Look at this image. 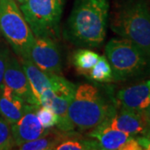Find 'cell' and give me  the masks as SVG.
I'll list each match as a JSON object with an SVG mask.
<instances>
[{
	"instance_id": "17",
	"label": "cell",
	"mask_w": 150,
	"mask_h": 150,
	"mask_svg": "<svg viewBox=\"0 0 150 150\" xmlns=\"http://www.w3.org/2000/svg\"><path fill=\"white\" fill-rule=\"evenodd\" d=\"M63 141V137L59 134H51L41 137L39 139L22 144L18 147L22 150H51L55 149L56 147Z\"/></svg>"
},
{
	"instance_id": "10",
	"label": "cell",
	"mask_w": 150,
	"mask_h": 150,
	"mask_svg": "<svg viewBox=\"0 0 150 150\" xmlns=\"http://www.w3.org/2000/svg\"><path fill=\"white\" fill-rule=\"evenodd\" d=\"M103 123L110 128L137 136L150 137V127L145 121L143 112L120 108Z\"/></svg>"
},
{
	"instance_id": "12",
	"label": "cell",
	"mask_w": 150,
	"mask_h": 150,
	"mask_svg": "<svg viewBox=\"0 0 150 150\" xmlns=\"http://www.w3.org/2000/svg\"><path fill=\"white\" fill-rule=\"evenodd\" d=\"M39 107H35L25 112L16 123L11 124V132L15 143V146L38 139L48 134L50 129H45L40 123L36 110Z\"/></svg>"
},
{
	"instance_id": "6",
	"label": "cell",
	"mask_w": 150,
	"mask_h": 150,
	"mask_svg": "<svg viewBox=\"0 0 150 150\" xmlns=\"http://www.w3.org/2000/svg\"><path fill=\"white\" fill-rule=\"evenodd\" d=\"M64 0H26L20 5L34 37L59 36Z\"/></svg>"
},
{
	"instance_id": "9",
	"label": "cell",
	"mask_w": 150,
	"mask_h": 150,
	"mask_svg": "<svg viewBox=\"0 0 150 150\" xmlns=\"http://www.w3.org/2000/svg\"><path fill=\"white\" fill-rule=\"evenodd\" d=\"M88 136L102 150H142L136 137L112 129L103 122L90 130Z\"/></svg>"
},
{
	"instance_id": "11",
	"label": "cell",
	"mask_w": 150,
	"mask_h": 150,
	"mask_svg": "<svg viewBox=\"0 0 150 150\" xmlns=\"http://www.w3.org/2000/svg\"><path fill=\"white\" fill-rule=\"evenodd\" d=\"M3 83L10 88L26 103L32 105L40 106L33 94L29 82L21 63L12 54L6 66Z\"/></svg>"
},
{
	"instance_id": "8",
	"label": "cell",
	"mask_w": 150,
	"mask_h": 150,
	"mask_svg": "<svg viewBox=\"0 0 150 150\" xmlns=\"http://www.w3.org/2000/svg\"><path fill=\"white\" fill-rule=\"evenodd\" d=\"M29 59L39 69L49 75H60L63 59L55 38L34 37Z\"/></svg>"
},
{
	"instance_id": "1",
	"label": "cell",
	"mask_w": 150,
	"mask_h": 150,
	"mask_svg": "<svg viewBox=\"0 0 150 150\" xmlns=\"http://www.w3.org/2000/svg\"><path fill=\"white\" fill-rule=\"evenodd\" d=\"M109 0H75L64 28V38L82 48H98L106 37Z\"/></svg>"
},
{
	"instance_id": "16",
	"label": "cell",
	"mask_w": 150,
	"mask_h": 150,
	"mask_svg": "<svg viewBox=\"0 0 150 150\" xmlns=\"http://www.w3.org/2000/svg\"><path fill=\"white\" fill-rule=\"evenodd\" d=\"M100 55L88 48L76 50L72 58V63L74 68L81 74L88 75L92 68L96 64Z\"/></svg>"
},
{
	"instance_id": "7",
	"label": "cell",
	"mask_w": 150,
	"mask_h": 150,
	"mask_svg": "<svg viewBox=\"0 0 150 150\" xmlns=\"http://www.w3.org/2000/svg\"><path fill=\"white\" fill-rule=\"evenodd\" d=\"M76 86L61 75H56L52 88L43 92L40 106L50 108L57 115V128L64 134L74 131V126L69 117V108L74 96Z\"/></svg>"
},
{
	"instance_id": "4",
	"label": "cell",
	"mask_w": 150,
	"mask_h": 150,
	"mask_svg": "<svg viewBox=\"0 0 150 150\" xmlns=\"http://www.w3.org/2000/svg\"><path fill=\"white\" fill-rule=\"evenodd\" d=\"M116 82L144 78L150 74V54L123 38H111L104 48Z\"/></svg>"
},
{
	"instance_id": "22",
	"label": "cell",
	"mask_w": 150,
	"mask_h": 150,
	"mask_svg": "<svg viewBox=\"0 0 150 150\" xmlns=\"http://www.w3.org/2000/svg\"><path fill=\"white\" fill-rule=\"evenodd\" d=\"M10 50L4 44L0 43V86L4 83L6 66L10 56Z\"/></svg>"
},
{
	"instance_id": "21",
	"label": "cell",
	"mask_w": 150,
	"mask_h": 150,
	"mask_svg": "<svg viewBox=\"0 0 150 150\" xmlns=\"http://www.w3.org/2000/svg\"><path fill=\"white\" fill-rule=\"evenodd\" d=\"M36 115L42 126L45 129H52L57 125V115L50 108L40 106L36 110Z\"/></svg>"
},
{
	"instance_id": "23",
	"label": "cell",
	"mask_w": 150,
	"mask_h": 150,
	"mask_svg": "<svg viewBox=\"0 0 150 150\" xmlns=\"http://www.w3.org/2000/svg\"><path fill=\"white\" fill-rule=\"evenodd\" d=\"M136 139L138 141L142 150H150V137L148 136H137Z\"/></svg>"
},
{
	"instance_id": "3",
	"label": "cell",
	"mask_w": 150,
	"mask_h": 150,
	"mask_svg": "<svg viewBox=\"0 0 150 150\" xmlns=\"http://www.w3.org/2000/svg\"><path fill=\"white\" fill-rule=\"evenodd\" d=\"M110 28L150 54V8L145 0L122 3L110 18Z\"/></svg>"
},
{
	"instance_id": "15",
	"label": "cell",
	"mask_w": 150,
	"mask_h": 150,
	"mask_svg": "<svg viewBox=\"0 0 150 150\" xmlns=\"http://www.w3.org/2000/svg\"><path fill=\"white\" fill-rule=\"evenodd\" d=\"M21 64L27 76L33 94L40 105V97L43 92L52 88L56 75H49L39 69L30 59H21Z\"/></svg>"
},
{
	"instance_id": "19",
	"label": "cell",
	"mask_w": 150,
	"mask_h": 150,
	"mask_svg": "<svg viewBox=\"0 0 150 150\" xmlns=\"http://www.w3.org/2000/svg\"><path fill=\"white\" fill-rule=\"evenodd\" d=\"M55 149L57 150H98L96 141L90 139H68L62 141Z\"/></svg>"
},
{
	"instance_id": "5",
	"label": "cell",
	"mask_w": 150,
	"mask_h": 150,
	"mask_svg": "<svg viewBox=\"0 0 150 150\" xmlns=\"http://www.w3.org/2000/svg\"><path fill=\"white\" fill-rule=\"evenodd\" d=\"M0 34L20 60L29 59L35 38L15 0H0Z\"/></svg>"
},
{
	"instance_id": "2",
	"label": "cell",
	"mask_w": 150,
	"mask_h": 150,
	"mask_svg": "<svg viewBox=\"0 0 150 150\" xmlns=\"http://www.w3.org/2000/svg\"><path fill=\"white\" fill-rule=\"evenodd\" d=\"M116 111L104 93L96 85L82 83L76 87L69 108V117L74 129L90 131L110 118Z\"/></svg>"
},
{
	"instance_id": "18",
	"label": "cell",
	"mask_w": 150,
	"mask_h": 150,
	"mask_svg": "<svg viewBox=\"0 0 150 150\" xmlns=\"http://www.w3.org/2000/svg\"><path fill=\"white\" fill-rule=\"evenodd\" d=\"M87 76L98 83H108L112 80V69L105 55L100 56L98 63L90 69Z\"/></svg>"
},
{
	"instance_id": "25",
	"label": "cell",
	"mask_w": 150,
	"mask_h": 150,
	"mask_svg": "<svg viewBox=\"0 0 150 150\" xmlns=\"http://www.w3.org/2000/svg\"><path fill=\"white\" fill-rule=\"evenodd\" d=\"M15 1H16L18 4H19L21 5L22 4H23V3H24V2H25L26 0H15Z\"/></svg>"
},
{
	"instance_id": "20",
	"label": "cell",
	"mask_w": 150,
	"mask_h": 150,
	"mask_svg": "<svg viewBox=\"0 0 150 150\" xmlns=\"http://www.w3.org/2000/svg\"><path fill=\"white\" fill-rule=\"evenodd\" d=\"M14 146L11 125L0 116V150L12 149Z\"/></svg>"
},
{
	"instance_id": "14",
	"label": "cell",
	"mask_w": 150,
	"mask_h": 150,
	"mask_svg": "<svg viewBox=\"0 0 150 150\" xmlns=\"http://www.w3.org/2000/svg\"><path fill=\"white\" fill-rule=\"evenodd\" d=\"M35 107L40 106L26 103L4 83L0 86V116L10 125Z\"/></svg>"
},
{
	"instance_id": "24",
	"label": "cell",
	"mask_w": 150,
	"mask_h": 150,
	"mask_svg": "<svg viewBox=\"0 0 150 150\" xmlns=\"http://www.w3.org/2000/svg\"><path fill=\"white\" fill-rule=\"evenodd\" d=\"M143 115H144L145 121L147 122L148 125L150 127V105L143 112Z\"/></svg>"
},
{
	"instance_id": "13",
	"label": "cell",
	"mask_w": 150,
	"mask_h": 150,
	"mask_svg": "<svg viewBox=\"0 0 150 150\" xmlns=\"http://www.w3.org/2000/svg\"><path fill=\"white\" fill-rule=\"evenodd\" d=\"M120 108L143 112L150 105V79L124 88L116 94Z\"/></svg>"
}]
</instances>
